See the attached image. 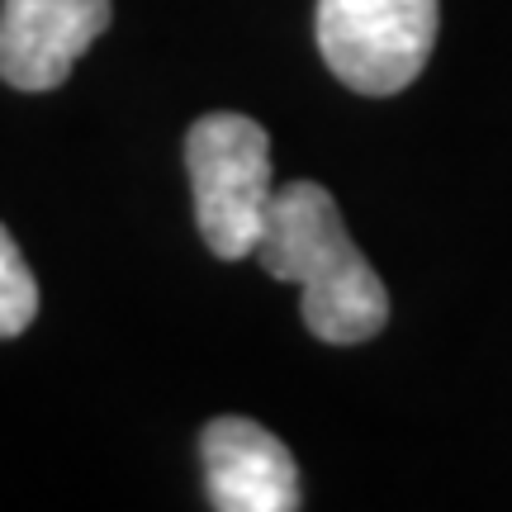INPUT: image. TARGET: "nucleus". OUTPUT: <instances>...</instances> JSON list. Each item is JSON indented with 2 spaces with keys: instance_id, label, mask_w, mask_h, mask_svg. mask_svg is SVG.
Wrapping results in <instances>:
<instances>
[{
  "instance_id": "obj_1",
  "label": "nucleus",
  "mask_w": 512,
  "mask_h": 512,
  "mask_svg": "<svg viewBox=\"0 0 512 512\" xmlns=\"http://www.w3.org/2000/svg\"><path fill=\"white\" fill-rule=\"evenodd\" d=\"M252 256L275 280L304 290V328L328 347L370 342L389 323V290L351 242L337 200L323 185H275Z\"/></svg>"
},
{
  "instance_id": "obj_2",
  "label": "nucleus",
  "mask_w": 512,
  "mask_h": 512,
  "mask_svg": "<svg viewBox=\"0 0 512 512\" xmlns=\"http://www.w3.org/2000/svg\"><path fill=\"white\" fill-rule=\"evenodd\" d=\"M185 171L204 247L219 261L252 256L275 200L266 128L247 114H204L185 133Z\"/></svg>"
},
{
  "instance_id": "obj_3",
  "label": "nucleus",
  "mask_w": 512,
  "mask_h": 512,
  "mask_svg": "<svg viewBox=\"0 0 512 512\" xmlns=\"http://www.w3.org/2000/svg\"><path fill=\"white\" fill-rule=\"evenodd\" d=\"M437 0H318V53L361 95H399L437 48Z\"/></svg>"
},
{
  "instance_id": "obj_4",
  "label": "nucleus",
  "mask_w": 512,
  "mask_h": 512,
  "mask_svg": "<svg viewBox=\"0 0 512 512\" xmlns=\"http://www.w3.org/2000/svg\"><path fill=\"white\" fill-rule=\"evenodd\" d=\"M105 29L110 0H5L0 81H10L15 91H53Z\"/></svg>"
},
{
  "instance_id": "obj_5",
  "label": "nucleus",
  "mask_w": 512,
  "mask_h": 512,
  "mask_svg": "<svg viewBox=\"0 0 512 512\" xmlns=\"http://www.w3.org/2000/svg\"><path fill=\"white\" fill-rule=\"evenodd\" d=\"M204 484L219 512H294L299 470L290 446L252 418H214L200 432Z\"/></svg>"
},
{
  "instance_id": "obj_6",
  "label": "nucleus",
  "mask_w": 512,
  "mask_h": 512,
  "mask_svg": "<svg viewBox=\"0 0 512 512\" xmlns=\"http://www.w3.org/2000/svg\"><path fill=\"white\" fill-rule=\"evenodd\" d=\"M38 313V280L24 266L15 238L0 228V337H19Z\"/></svg>"
}]
</instances>
